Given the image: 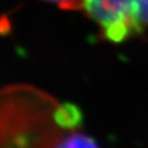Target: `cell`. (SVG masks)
I'll return each instance as SVG.
<instances>
[{"label":"cell","instance_id":"cell-1","mask_svg":"<svg viewBox=\"0 0 148 148\" xmlns=\"http://www.w3.org/2000/svg\"><path fill=\"white\" fill-rule=\"evenodd\" d=\"M58 102L31 86H10L1 95V148H57L66 132L54 119Z\"/></svg>","mask_w":148,"mask_h":148},{"label":"cell","instance_id":"cell-2","mask_svg":"<svg viewBox=\"0 0 148 148\" xmlns=\"http://www.w3.org/2000/svg\"><path fill=\"white\" fill-rule=\"evenodd\" d=\"M81 11L98 25L100 36L109 43H123L144 32L133 0H84Z\"/></svg>","mask_w":148,"mask_h":148},{"label":"cell","instance_id":"cell-3","mask_svg":"<svg viewBox=\"0 0 148 148\" xmlns=\"http://www.w3.org/2000/svg\"><path fill=\"white\" fill-rule=\"evenodd\" d=\"M54 119L58 127L64 132L80 131L84 122V116L79 106L70 102L58 103L54 113Z\"/></svg>","mask_w":148,"mask_h":148},{"label":"cell","instance_id":"cell-4","mask_svg":"<svg viewBox=\"0 0 148 148\" xmlns=\"http://www.w3.org/2000/svg\"><path fill=\"white\" fill-rule=\"evenodd\" d=\"M57 148H99V146L89 135L81 131H74L64 134Z\"/></svg>","mask_w":148,"mask_h":148},{"label":"cell","instance_id":"cell-5","mask_svg":"<svg viewBox=\"0 0 148 148\" xmlns=\"http://www.w3.org/2000/svg\"><path fill=\"white\" fill-rule=\"evenodd\" d=\"M139 24L145 31L148 27V0H133Z\"/></svg>","mask_w":148,"mask_h":148},{"label":"cell","instance_id":"cell-6","mask_svg":"<svg viewBox=\"0 0 148 148\" xmlns=\"http://www.w3.org/2000/svg\"><path fill=\"white\" fill-rule=\"evenodd\" d=\"M58 7L62 10L67 11H81L84 5V0H44Z\"/></svg>","mask_w":148,"mask_h":148}]
</instances>
